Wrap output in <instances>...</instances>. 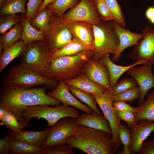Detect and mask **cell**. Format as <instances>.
I'll list each match as a JSON object with an SVG mask.
<instances>
[{"instance_id": "cell-1", "label": "cell", "mask_w": 154, "mask_h": 154, "mask_svg": "<svg viewBox=\"0 0 154 154\" xmlns=\"http://www.w3.org/2000/svg\"><path fill=\"white\" fill-rule=\"evenodd\" d=\"M4 86L1 93L0 106L15 114L24 127L22 115L29 107L39 105L59 106L62 104L60 101L46 93V90L49 88L46 86L29 88Z\"/></svg>"}, {"instance_id": "cell-2", "label": "cell", "mask_w": 154, "mask_h": 154, "mask_svg": "<svg viewBox=\"0 0 154 154\" xmlns=\"http://www.w3.org/2000/svg\"><path fill=\"white\" fill-rule=\"evenodd\" d=\"M64 143L88 154H115L112 135L104 130L79 125Z\"/></svg>"}, {"instance_id": "cell-3", "label": "cell", "mask_w": 154, "mask_h": 154, "mask_svg": "<svg viewBox=\"0 0 154 154\" xmlns=\"http://www.w3.org/2000/svg\"><path fill=\"white\" fill-rule=\"evenodd\" d=\"M93 55V50L86 51L52 60L50 78L59 82L77 77L82 74L86 64Z\"/></svg>"}, {"instance_id": "cell-4", "label": "cell", "mask_w": 154, "mask_h": 154, "mask_svg": "<svg viewBox=\"0 0 154 154\" xmlns=\"http://www.w3.org/2000/svg\"><path fill=\"white\" fill-rule=\"evenodd\" d=\"M50 54L46 41L33 42L27 45L21 56L19 65L42 76L50 78L51 62L49 59Z\"/></svg>"}, {"instance_id": "cell-5", "label": "cell", "mask_w": 154, "mask_h": 154, "mask_svg": "<svg viewBox=\"0 0 154 154\" xmlns=\"http://www.w3.org/2000/svg\"><path fill=\"white\" fill-rule=\"evenodd\" d=\"M1 82L4 86L26 88L44 85L54 89L59 82L42 76L19 65L10 68L1 79Z\"/></svg>"}, {"instance_id": "cell-6", "label": "cell", "mask_w": 154, "mask_h": 154, "mask_svg": "<svg viewBox=\"0 0 154 154\" xmlns=\"http://www.w3.org/2000/svg\"><path fill=\"white\" fill-rule=\"evenodd\" d=\"M78 109L64 105L51 107L48 105H39L31 106L22 114L24 126H27L29 120L34 117L42 118L47 122L48 127H51L63 118L69 117L76 118L80 115Z\"/></svg>"}, {"instance_id": "cell-7", "label": "cell", "mask_w": 154, "mask_h": 154, "mask_svg": "<svg viewBox=\"0 0 154 154\" xmlns=\"http://www.w3.org/2000/svg\"><path fill=\"white\" fill-rule=\"evenodd\" d=\"M112 21H103L100 26L93 25L94 50L92 59L98 60L106 54H115L119 40Z\"/></svg>"}, {"instance_id": "cell-8", "label": "cell", "mask_w": 154, "mask_h": 154, "mask_svg": "<svg viewBox=\"0 0 154 154\" xmlns=\"http://www.w3.org/2000/svg\"><path fill=\"white\" fill-rule=\"evenodd\" d=\"M43 31L51 53L62 48L74 38L67 23L54 12L48 26Z\"/></svg>"}, {"instance_id": "cell-9", "label": "cell", "mask_w": 154, "mask_h": 154, "mask_svg": "<svg viewBox=\"0 0 154 154\" xmlns=\"http://www.w3.org/2000/svg\"><path fill=\"white\" fill-rule=\"evenodd\" d=\"M92 94L110 123L112 132L113 144L117 151L122 147V144L119 135V125L121 122L113 106L111 92L108 90L102 94Z\"/></svg>"}, {"instance_id": "cell-10", "label": "cell", "mask_w": 154, "mask_h": 154, "mask_svg": "<svg viewBox=\"0 0 154 154\" xmlns=\"http://www.w3.org/2000/svg\"><path fill=\"white\" fill-rule=\"evenodd\" d=\"M61 18L65 23L82 21L99 26L103 22L92 0H80L76 6Z\"/></svg>"}, {"instance_id": "cell-11", "label": "cell", "mask_w": 154, "mask_h": 154, "mask_svg": "<svg viewBox=\"0 0 154 154\" xmlns=\"http://www.w3.org/2000/svg\"><path fill=\"white\" fill-rule=\"evenodd\" d=\"M78 125L76 118L69 117L62 118L60 121L50 127L46 139L41 146V148L48 149L55 145L64 143L66 139Z\"/></svg>"}, {"instance_id": "cell-12", "label": "cell", "mask_w": 154, "mask_h": 154, "mask_svg": "<svg viewBox=\"0 0 154 154\" xmlns=\"http://www.w3.org/2000/svg\"><path fill=\"white\" fill-rule=\"evenodd\" d=\"M143 38L134 46L128 57L136 61L141 59L154 63V28L146 25L142 31Z\"/></svg>"}, {"instance_id": "cell-13", "label": "cell", "mask_w": 154, "mask_h": 154, "mask_svg": "<svg viewBox=\"0 0 154 154\" xmlns=\"http://www.w3.org/2000/svg\"><path fill=\"white\" fill-rule=\"evenodd\" d=\"M139 67H133L128 70L127 74L133 78L136 81L140 92L139 105L144 101L148 92L154 88V75L152 69L153 64L149 61Z\"/></svg>"}, {"instance_id": "cell-14", "label": "cell", "mask_w": 154, "mask_h": 154, "mask_svg": "<svg viewBox=\"0 0 154 154\" xmlns=\"http://www.w3.org/2000/svg\"><path fill=\"white\" fill-rule=\"evenodd\" d=\"M127 125L131 131L132 135L129 154H137L145 140L152 132H154V121L141 119L137 123Z\"/></svg>"}, {"instance_id": "cell-15", "label": "cell", "mask_w": 154, "mask_h": 154, "mask_svg": "<svg viewBox=\"0 0 154 154\" xmlns=\"http://www.w3.org/2000/svg\"><path fill=\"white\" fill-rule=\"evenodd\" d=\"M82 73L111 92L109 70L107 67L99 60L92 59L89 60L85 65Z\"/></svg>"}, {"instance_id": "cell-16", "label": "cell", "mask_w": 154, "mask_h": 154, "mask_svg": "<svg viewBox=\"0 0 154 154\" xmlns=\"http://www.w3.org/2000/svg\"><path fill=\"white\" fill-rule=\"evenodd\" d=\"M113 27L118 38L119 42L115 54L110 58L113 62H117L122 52L126 48L137 45L142 38V33H137L125 29L116 21H112Z\"/></svg>"}, {"instance_id": "cell-17", "label": "cell", "mask_w": 154, "mask_h": 154, "mask_svg": "<svg viewBox=\"0 0 154 154\" xmlns=\"http://www.w3.org/2000/svg\"><path fill=\"white\" fill-rule=\"evenodd\" d=\"M47 94L59 100L63 105L74 107L88 114H90L93 112L90 108L80 102L70 92L64 80L60 81L56 88Z\"/></svg>"}, {"instance_id": "cell-18", "label": "cell", "mask_w": 154, "mask_h": 154, "mask_svg": "<svg viewBox=\"0 0 154 154\" xmlns=\"http://www.w3.org/2000/svg\"><path fill=\"white\" fill-rule=\"evenodd\" d=\"M50 130V127H47L45 130L40 131L11 130L7 132V135L12 139L35 146H41L46 139Z\"/></svg>"}, {"instance_id": "cell-19", "label": "cell", "mask_w": 154, "mask_h": 154, "mask_svg": "<svg viewBox=\"0 0 154 154\" xmlns=\"http://www.w3.org/2000/svg\"><path fill=\"white\" fill-rule=\"evenodd\" d=\"M98 60L108 69L110 74V84L112 89L120 77L129 69L137 65L144 64L149 61L147 60L141 59L129 66H119L115 64L112 61L110 58L109 54L105 55Z\"/></svg>"}, {"instance_id": "cell-20", "label": "cell", "mask_w": 154, "mask_h": 154, "mask_svg": "<svg viewBox=\"0 0 154 154\" xmlns=\"http://www.w3.org/2000/svg\"><path fill=\"white\" fill-rule=\"evenodd\" d=\"M94 50L93 44H86L74 37L64 47L51 52L49 60L51 62L52 60L61 57L73 55L83 51Z\"/></svg>"}, {"instance_id": "cell-21", "label": "cell", "mask_w": 154, "mask_h": 154, "mask_svg": "<svg viewBox=\"0 0 154 154\" xmlns=\"http://www.w3.org/2000/svg\"><path fill=\"white\" fill-rule=\"evenodd\" d=\"M79 125L102 130L112 134L110 123L104 115H100L93 111L91 114L84 113L76 118Z\"/></svg>"}, {"instance_id": "cell-22", "label": "cell", "mask_w": 154, "mask_h": 154, "mask_svg": "<svg viewBox=\"0 0 154 154\" xmlns=\"http://www.w3.org/2000/svg\"><path fill=\"white\" fill-rule=\"evenodd\" d=\"M66 23L74 37L86 44H93L94 38L93 25L82 21Z\"/></svg>"}, {"instance_id": "cell-23", "label": "cell", "mask_w": 154, "mask_h": 154, "mask_svg": "<svg viewBox=\"0 0 154 154\" xmlns=\"http://www.w3.org/2000/svg\"><path fill=\"white\" fill-rule=\"evenodd\" d=\"M64 80L68 86L77 88L92 94H102L108 90L90 80L82 73L74 78Z\"/></svg>"}, {"instance_id": "cell-24", "label": "cell", "mask_w": 154, "mask_h": 154, "mask_svg": "<svg viewBox=\"0 0 154 154\" xmlns=\"http://www.w3.org/2000/svg\"><path fill=\"white\" fill-rule=\"evenodd\" d=\"M21 17L22 27L21 38L25 43L28 44L35 41H46L43 31H38L32 26L26 14H22Z\"/></svg>"}, {"instance_id": "cell-25", "label": "cell", "mask_w": 154, "mask_h": 154, "mask_svg": "<svg viewBox=\"0 0 154 154\" xmlns=\"http://www.w3.org/2000/svg\"><path fill=\"white\" fill-rule=\"evenodd\" d=\"M27 45L21 40L3 51L0 55V73L13 60L21 56Z\"/></svg>"}, {"instance_id": "cell-26", "label": "cell", "mask_w": 154, "mask_h": 154, "mask_svg": "<svg viewBox=\"0 0 154 154\" xmlns=\"http://www.w3.org/2000/svg\"><path fill=\"white\" fill-rule=\"evenodd\" d=\"M134 114L136 123L141 119L154 121V90L148 94L147 100L139 106Z\"/></svg>"}, {"instance_id": "cell-27", "label": "cell", "mask_w": 154, "mask_h": 154, "mask_svg": "<svg viewBox=\"0 0 154 154\" xmlns=\"http://www.w3.org/2000/svg\"><path fill=\"white\" fill-rule=\"evenodd\" d=\"M22 27L21 22L15 25L8 32L2 35L0 40V55L3 51L18 42L21 38Z\"/></svg>"}, {"instance_id": "cell-28", "label": "cell", "mask_w": 154, "mask_h": 154, "mask_svg": "<svg viewBox=\"0 0 154 154\" xmlns=\"http://www.w3.org/2000/svg\"><path fill=\"white\" fill-rule=\"evenodd\" d=\"M67 86L72 94L82 102L90 108L93 110L100 115H103L97 106L98 103L92 94L75 87Z\"/></svg>"}, {"instance_id": "cell-29", "label": "cell", "mask_w": 154, "mask_h": 154, "mask_svg": "<svg viewBox=\"0 0 154 154\" xmlns=\"http://www.w3.org/2000/svg\"><path fill=\"white\" fill-rule=\"evenodd\" d=\"M10 154H42L41 146L31 145L20 141L11 139Z\"/></svg>"}, {"instance_id": "cell-30", "label": "cell", "mask_w": 154, "mask_h": 154, "mask_svg": "<svg viewBox=\"0 0 154 154\" xmlns=\"http://www.w3.org/2000/svg\"><path fill=\"white\" fill-rule=\"evenodd\" d=\"M52 11L47 6L33 18L30 23L34 28L39 31H44L48 26Z\"/></svg>"}, {"instance_id": "cell-31", "label": "cell", "mask_w": 154, "mask_h": 154, "mask_svg": "<svg viewBox=\"0 0 154 154\" xmlns=\"http://www.w3.org/2000/svg\"><path fill=\"white\" fill-rule=\"evenodd\" d=\"M28 0H9L6 5L1 9L0 16L14 14L18 13L26 14L25 4Z\"/></svg>"}, {"instance_id": "cell-32", "label": "cell", "mask_w": 154, "mask_h": 154, "mask_svg": "<svg viewBox=\"0 0 154 154\" xmlns=\"http://www.w3.org/2000/svg\"><path fill=\"white\" fill-rule=\"evenodd\" d=\"M80 0H56L47 6L58 16L62 17L65 12L68 9L73 8Z\"/></svg>"}, {"instance_id": "cell-33", "label": "cell", "mask_w": 154, "mask_h": 154, "mask_svg": "<svg viewBox=\"0 0 154 154\" xmlns=\"http://www.w3.org/2000/svg\"><path fill=\"white\" fill-rule=\"evenodd\" d=\"M119 137L123 145L122 150L119 152L120 154H129V150L132 140V133L130 129L125 124L121 123L119 125Z\"/></svg>"}, {"instance_id": "cell-34", "label": "cell", "mask_w": 154, "mask_h": 154, "mask_svg": "<svg viewBox=\"0 0 154 154\" xmlns=\"http://www.w3.org/2000/svg\"><path fill=\"white\" fill-rule=\"evenodd\" d=\"M114 19L124 28L126 24L122 10L117 0H104Z\"/></svg>"}, {"instance_id": "cell-35", "label": "cell", "mask_w": 154, "mask_h": 154, "mask_svg": "<svg viewBox=\"0 0 154 154\" xmlns=\"http://www.w3.org/2000/svg\"><path fill=\"white\" fill-rule=\"evenodd\" d=\"M0 121L1 125L11 130H21L24 127L19 121L15 115L9 110H7L4 116Z\"/></svg>"}, {"instance_id": "cell-36", "label": "cell", "mask_w": 154, "mask_h": 154, "mask_svg": "<svg viewBox=\"0 0 154 154\" xmlns=\"http://www.w3.org/2000/svg\"><path fill=\"white\" fill-rule=\"evenodd\" d=\"M139 97L140 92L138 87L129 89L116 95L112 96L113 103L119 101L132 102L139 98Z\"/></svg>"}, {"instance_id": "cell-37", "label": "cell", "mask_w": 154, "mask_h": 154, "mask_svg": "<svg viewBox=\"0 0 154 154\" xmlns=\"http://www.w3.org/2000/svg\"><path fill=\"white\" fill-rule=\"evenodd\" d=\"M137 85L136 81L132 77L124 78L117 82L112 89L111 94L112 96L116 95Z\"/></svg>"}, {"instance_id": "cell-38", "label": "cell", "mask_w": 154, "mask_h": 154, "mask_svg": "<svg viewBox=\"0 0 154 154\" xmlns=\"http://www.w3.org/2000/svg\"><path fill=\"white\" fill-rule=\"evenodd\" d=\"M21 15L17 14H6L0 16V33L3 35L8 29L20 22Z\"/></svg>"}, {"instance_id": "cell-39", "label": "cell", "mask_w": 154, "mask_h": 154, "mask_svg": "<svg viewBox=\"0 0 154 154\" xmlns=\"http://www.w3.org/2000/svg\"><path fill=\"white\" fill-rule=\"evenodd\" d=\"M92 0L97 13L102 21H110L114 20L104 0Z\"/></svg>"}, {"instance_id": "cell-40", "label": "cell", "mask_w": 154, "mask_h": 154, "mask_svg": "<svg viewBox=\"0 0 154 154\" xmlns=\"http://www.w3.org/2000/svg\"><path fill=\"white\" fill-rule=\"evenodd\" d=\"M65 143L54 145L48 149H42V154H74L73 148Z\"/></svg>"}, {"instance_id": "cell-41", "label": "cell", "mask_w": 154, "mask_h": 154, "mask_svg": "<svg viewBox=\"0 0 154 154\" xmlns=\"http://www.w3.org/2000/svg\"><path fill=\"white\" fill-rule=\"evenodd\" d=\"M43 2V0H29L26 14L30 20L37 15L38 9L42 5Z\"/></svg>"}, {"instance_id": "cell-42", "label": "cell", "mask_w": 154, "mask_h": 154, "mask_svg": "<svg viewBox=\"0 0 154 154\" xmlns=\"http://www.w3.org/2000/svg\"><path fill=\"white\" fill-rule=\"evenodd\" d=\"M117 116L120 120L126 122L127 125L136 123L133 113L129 111H116Z\"/></svg>"}, {"instance_id": "cell-43", "label": "cell", "mask_w": 154, "mask_h": 154, "mask_svg": "<svg viewBox=\"0 0 154 154\" xmlns=\"http://www.w3.org/2000/svg\"><path fill=\"white\" fill-rule=\"evenodd\" d=\"M112 105L116 111H129L134 113L138 109V107L131 106L126 102L123 101L114 102L112 103Z\"/></svg>"}, {"instance_id": "cell-44", "label": "cell", "mask_w": 154, "mask_h": 154, "mask_svg": "<svg viewBox=\"0 0 154 154\" xmlns=\"http://www.w3.org/2000/svg\"><path fill=\"white\" fill-rule=\"evenodd\" d=\"M11 140L7 135L0 139V154H10Z\"/></svg>"}, {"instance_id": "cell-45", "label": "cell", "mask_w": 154, "mask_h": 154, "mask_svg": "<svg viewBox=\"0 0 154 154\" xmlns=\"http://www.w3.org/2000/svg\"><path fill=\"white\" fill-rule=\"evenodd\" d=\"M138 154H154V136L151 140L144 141Z\"/></svg>"}, {"instance_id": "cell-46", "label": "cell", "mask_w": 154, "mask_h": 154, "mask_svg": "<svg viewBox=\"0 0 154 154\" xmlns=\"http://www.w3.org/2000/svg\"><path fill=\"white\" fill-rule=\"evenodd\" d=\"M145 15L147 18L149 20L152 18L154 16V7L149 8L146 11Z\"/></svg>"}, {"instance_id": "cell-47", "label": "cell", "mask_w": 154, "mask_h": 154, "mask_svg": "<svg viewBox=\"0 0 154 154\" xmlns=\"http://www.w3.org/2000/svg\"><path fill=\"white\" fill-rule=\"evenodd\" d=\"M56 0H44L43 3L41 6L38 9L37 14L41 12L50 3L54 2Z\"/></svg>"}, {"instance_id": "cell-48", "label": "cell", "mask_w": 154, "mask_h": 154, "mask_svg": "<svg viewBox=\"0 0 154 154\" xmlns=\"http://www.w3.org/2000/svg\"><path fill=\"white\" fill-rule=\"evenodd\" d=\"M7 110L5 107L0 106V120L4 117Z\"/></svg>"}, {"instance_id": "cell-49", "label": "cell", "mask_w": 154, "mask_h": 154, "mask_svg": "<svg viewBox=\"0 0 154 154\" xmlns=\"http://www.w3.org/2000/svg\"><path fill=\"white\" fill-rule=\"evenodd\" d=\"M9 0H0V8L1 9L6 4Z\"/></svg>"}, {"instance_id": "cell-50", "label": "cell", "mask_w": 154, "mask_h": 154, "mask_svg": "<svg viewBox=\"0 0 154 154\" xmlns=\"http://www.w3.org/2000/svg\"><path fill=\"white\" fill-rule=\"evenodd\" d=\"M149 20L151 23L154 24V16Z\"/></svg>"}, {"instance_id": "cell-51", "label": "cell", "mask_w": 154, "mask_h": 154, "mask_svg": "<svg viewBox=\"0 0 154 154\" xmlns=\"http://www.w3.org/2000/svg\"><path fill=\"white\" fill-rule=\"evenodd\" d=\"M153 66L154 68V63L153 64Z\"/></svg>"}]
</instances>
